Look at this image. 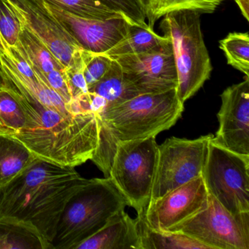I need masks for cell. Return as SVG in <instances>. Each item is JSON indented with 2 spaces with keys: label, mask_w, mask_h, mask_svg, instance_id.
Wrapping results in <instances>:
<instances>
[{
  "label": "cell",
  "mask_w": 249,
  "mask_h": 249,
  "mask_svg": "<svg viewBox=\"0 0 249 249\" xmlns=\"http://www.w3.org/2000/svg\"><path fill=\"white\" fill-rule=\"evenodd\" d=\"M5 85L21 106L26 122L11 135L37 158L75 167L91 160L99 145L100 125L91 112L66 113L42 104L14 71L5 52H0Z\"/></svg>",
  "instance_id": "cell-1"
},
{
  "label": "cell",
  "mask_w": 249,
  "mask_h": 249,
  "mask_svg": "<svg viewBox=\"0 0 249 249\" xmlns=\"http://www.w3.org/2000/svg\"><path fill=\"white\" fill-rule=\"evenodd\" d=\"M89 179L75 167L37 158L0 187V221L22 226L52 243L68 199Z\"/></svg>",
  "instance_id": "cell-2"
},
{
  "label": "cell",
  "mask_w": 249,
  "mask_h": 249,
  "mask_svg": "<svg viewBox=\"0 0 249 249\" xmlns=\"http://www.w3.org/2000/svg\"><path fill=\"white\" fill-rule=\"evenodd\" d=\"M128 202L109 178L89 179L68 199L52 249H74L100 231Z\"/></svg>",
  "instance_id": "cell-3"
},
{
  "label": "cell",
  "mask_w": 249,
  "mask_h": 249,
  "mask_svg": "<svg viewBox=\"0 0 249 249\" xmlns=\"http://www.w3.org/2000/svg\"><path fill=\"white\" fill-rule=\"evenodd\" d=\"M184 110L176 89L136 96L97 116L116 141L157 137L176 124Z\"/></svg>",
  "instance_id": "cell-4"
},
{
  "label": "cell",
  "mask_w": 249,
  "mask_h": 249,
  "mask_svg": "<svg viewBox=\"0 0 249 249\" xmlns=\"http://www.w3.org/2000/svg\"><path fill=\"white\" fill-rule=\"evenodd\" d=\"M201 13L182 10L164 16L160 28L171 42L178 97L184 104L209 79L213 68L201 29Z\"/></svg>",
  "instance_id": "cell-5"
},
{
  "label": "cell",
  "mask_w": 249,
  "mask_h": 249,
  "mask_svg": "<svg viewBox=\"0 0 249 249\" xmlns=\"http://www.w3.org/2000/svg\"><path fill=\"white\" fill-rule=\"evenodd\" d=\"M156 137L119 141L109 172V178L137 213L145 210L158 160Z\"/></svg>",
  "instance_id": "cell-6"
},
{
  "label": "cell",
  "mask_w": 249,
  "mask_h": 249,
  "mask_svg": "<svg viewBox=\"0 0 249 249\" xmlns=\"http://www.w3.org/2000/svg\"><path fill=\"white\" fill-rule=\"evenodd\" d=\"M249 155L230 151L211 138L201 176L208 194L231 213L249 212Z\"/></svg>",
  "instance_id": "cell-7"
},
{
  "label": "cell",
  "mask_w": 249,
  "mask_h": 249,
  "mask_svg": "<svg viewBox=\"0 0 249 249\" xmlns=\"http://www.w3.org/2000/svg\"><path fill=\"white\" fill-rule=\"evenodd\" d=\"M213 136L204 135L194 140L172 137L159 145L150 202L201 176Z\"/></svg>",
  "instance_id": "cell-8"
},
{
  "label": "cell",
  "mask_w": 249,
  "mask_h": 249,
  "mask_svg": "<svg viewBox=\"0 0 249 249\" xmlns=\"http://www.w3.org/2000/svg\"><path fill=\"white\" fill-rule=\"evenodd\" d=\"M168 231L186 234L209 249H249V212L231 213L209 195L205 209Z\"/></svg>",
  "instance_id": "cell-9"
},
{
  "label": "cell",
  "mask_w": 249,
  "mask_h": 249,
  "mask_svg": "<svg viewBox=\"0 0 249 249\" xmlns=\"http://www.w3.org/2000/svg\"><path fill=\"white\" fill-rule=\"evenodd\" d=\"M139 95L176 89L178 75L171 42L159 49L137 54L112 57Z\"/></svg>",
  "instance_id": "cell-10"
},
{
  "label": "cell",
  "mask_w": 249,
  "mask_h": 249,
  "mask_svg": "<svg viewBox=\"0 0 249 249\" xmlns=\"http://www.w3.org/2000/svg\"><path fill=\"white\" fill-rule=\"evenodd\" d=\"M208 194L202 176L150 202L142 211L147 225L157 231H168L205 209Z\"/></svg>",
  "instance_id": "cell-11"
},
{
  "label": "cell",
  "mask_w": 249,
  "mask_h": 249,
  "mask_svg": "<svg viewBox=\"0 0 249 249\" xmlns=\"http://www.w3.org/2000/svg\"><path fill=\"white\" fill-rule=\"evenodd\" d=\"M23 25L40 37L65 68L72 66L83 50L46 7L44 0H7Z\"/></svg>",
  "instance_id": "cell-12"
},
{
  "label": "cell",
  "mask_w": 249,
  "mask_h": 249,
  "mask_svg": "<svg viewBox=\"0 0 249 249\" xmlns=\"http://www.w3.org/2000/svg\"><path fill=\"white\" fill-rule=\"evenodd\" d=\"M217 113L218 129L213 140L227 149L249 155V78L226 89Z\"/></svg>",
  "instance_id": "cell-13"
},
{
  "label": "cell",
  "mask_w": 249,
  "mask_h": 249,
  "mask_svg": "<svg viewBox=\"0 0 249 249\" xmlns=\"http://www.w3.org/2000/svg\"><path fill=\"white\" fill-rule=\"evenodd\" d=\"M49 11L86 52L105 53L124 38L132 24L123 17L106 20L81 18L46 3Z\"/></svg>",
  "instance_id": "cell-14"
},
{
  "label": "cell",
  "mask_w": 249,
  "mask_h": 249,
  "mask_svg": "<svg viewBox=\"0 0 249 249\" xmlns=\"http://www.w3.org/2000/svg\"><path fill=\"white\" fill-rule=\"evenodd\" d=\"M74 249H141L137 218L133 219L122 210L100 231Z\"/></svg>",
  "instance_id": "cell-15"
},
{
  "label": "cell",
  "mask_w": 249,
  "mask_h": 249,
  "mask_svg": "<svg viewBox=\"0 0 249 249\" xmlns=\"http://www.w3.org/2000/svg\"><path fill=\"white\" fill-rule=\"evenodd\" d=\"M36 159L19 141L0 133V187L11 181Z\"/></svg>",
  "instance_id": "cell-16"
},
{
  "label": "cell",
  "mask_w": 249,
  "mask_h": 249,
  "mask_svg": "<svg viewBox=\"0 0 249 249\" xmlns=\"http://www.w3.org/2000/svg\"><path fill=\"white\" fill-rule=\"evenodd\" d=\"M89 91L98 96L106 110L113 105L139 95L125 78L122 68L114 59L104 76L89 89Z\"/></svg>",
  "instance_id": "cell-17"
},
{
  "label": "cell",
  "mask_w": 249,
  "mask_h": 249,
  "mask_svg": "<svg viewBox=\"0 0 249 249\" xmlns=\"http://www.w3.org/2000/svg\"><path fill=\"white\" fill-rule=\"evenodd\" d=\"M141 249H209L192 237L179 231H157L150 228L142 213L137 216Z\"/></svg>",
  "instance_id": "cell-18"
},
{
  "label": "cell",
  "mask_w": 249,
  "mask_h": 249,
  "mask_svg": "<svg viewBox=\"0 0 249 249\" xmlns=\"http://www.w3.org/2000/svg\"><path fill=\"white\" fill-rule=\"evenodd\" d=\"M223 1L224 0H137L148 27L152 30L156 21L169 13L194 10L201 14H211Z\"/></svg>",
  "instance_id": "cell-19"
},
{
  "label": "cell",
  "mask_w": 249,
  "mask_h": 249,
  "mask_svg": "<svg viewBox=\"0 0 249 249\" xmlns=\"http://www.w3.org/2000/svg\"><path fill=\"white\" fill-rule=\"evenodd\" d=\"M170 42L165 36L157 35L151 28L132 25L124 38L105 54L110 57L137 54L159 49Z\"/></svg>",
  "instance_id": "cell-20"
},
{
  "label": "cell",
  "mask_w": 249,
  "mask_h": 249,
  "mask_svg": "<svg viewBox=\"0 0 249 249\" xmlns=\"http://www.w3.org/2000/svg\"><path fill=\"white\" fill-rule=\"evenodd\" d=\"M17 45L25 52L33 67L43 75L53 70L65 69L44 42L24 25L21 29Z\"/></svg>",
  "instance_id": "cell-21"
},
{
  "label": "cell",
  "mask_w": 249,
  "mask_h": 249,
  "mask_svg": "<svg viewBox=\"0 0 249 249\" xmlns=\"http://www.w3.org/2000/svg\"><path fill=\"white\" fill-rule=\"evenodd\" d=\"M0 249H51V246L26 227L0 221Z\"/></svg>",
  "instance_id": "cell-22"
},
{
  "label": "cell",
  "mask_w": 249,
  "mask_h": 249,
  "mask_svg": "<svg viewBox=\"0 0 249 249\" xmlns=\"http://www.w3.org/2000/svg\"><path fill=\"white\" fill-rule=\"evenodd\" d=\"M44 2L81 18L106 20L122 17L100 0H44Z\"/></svg>",
  "instance_id": "cell-23"
},
{
  "label": "cell",
  "mask_w": 249,
  "mask_h": 249,
  "mask_svg": "<svg viewBox=\"0 0 249 249\" xmlns=\"http://www.w3.org/2000/svg\"><path fill=\"white\" fill-rule=\"evenodd\" d=\"M227 63L249 78V33H233L220 41Z\"/></svg>",
  "instance_id": "cell-24"
},
{
  "label": "cell",
  "mask_w": 249,
  "mask_h": 249,
  "mask_svg": "<svg viewBox=\"0 0 249 249\" xmlns=\"http://www.w3.org/2000/svg\"><path fill=\"white\" fill-rule=\"evenodd\" d=\"M26 119L21 106L6 86H0V123L2 133L14 135L25 124Z\"/></svg>",
  "instance_id": "cell-25"
},
{
  "label": "cell",
  "mask_w": 249,
  "mask_h": 249,
  "mask_svg": "<svg viewBox=\"0 0 249 249\" xmlns=\"http://www.w3.org/2000/svg\"><path fill=\"white\" fill-rule=\"evenodd\" d=\"M23 24L7 0H0V37L4 46H16Z\"/></svg>",
  "instance_id": "cell-26"
},
{
  "label": "cell",
  "mask_w": 249,
  "mask_h": 249,
  "mask_svg": "<svg viewBox=\"0 0 249 249\" xmlns=\"http://www.w3.org/2000/svg\"><path fill=\"white\" fill-rule=\"evenodd\" d=\"M113 59L105 53H91L86 63L84 74L89 89L97 84L104 76L111 65Z\"/></svg>",
  "instance_id": "cell-27"
},
{
  "label": "cell",
  "mask_w": 249,
  "mask_h": 249,
  "mask_svg": "<svg viewBox=\"0 0 249 249\" xmlns=\"http://www.w3.org/2000/svg\"><path fill=\"white\" fill-rule=\"evenodd\" d=\"M84 65H73L65 68V76L72 100L87 94L89 91L88 86L84 77Z\"/></svg>",
  "instance_id": "cell-28"
},
{
  "label": "cell",
  "mask_w": 249,
  "mask_h": 249,
  "mask_svg": "<svg viewBox=\"0 0 249 249\" xmlns=\"http://www.w3.org/2000/svg\"><path fill=\"white\" fill-rule=\"evenodd\" d=\"M65 70L64 71L53 70L46 75H43L42 72L41 73L43 74V77L47 81L50 87L57 92L67 103L71 104L73 100L67 82Z\"/></svg>",
  "instance_id": "cell-29"
},
{
  "label": "cell",
  "mask_w": 249,
  "mask_h": 249,
  "mask_svg": "<svg viewBox=\"0 0 249 249\" xmlns=\"http://www.w3.org/2000/svg\"><path fill=\"white\" fill-rule=\"evenodd\" d=\"M100 1L110 9L119 12L127 6L130 0H100Z\"/></svg>",
  "instance_id": "cell-30"
},
{
  "label": "cell",
  "mask_w": 249,
  "mask_h": 249,
  "mask_svg": "<svg viewBox=\"0 0 249 249\" xmlns=\"http://www.w3.org/2000/svg\"><path fill=\"white\" fill-rule=\"evenodd\" d=\"M236 3L238 5L246 20H249V0H235Z\"/></svg>",
  "instance_id": "cell-31"
},
{
  "label": "cell",
  "mask_w": 249,
  "mask_h": 249,
  "mask_svg": "<svg viewBox=\"0 0 249 249\" xmlns=\"http://www.w3.org/2000/svg\"><path fill=\"white\" fill-rule=\"evenodd\" d=\"M5 85V78H4L3 72H2L1 66H0V86Z\"/></svg>",
  "instance_id": "cell-32"
},
{
  "label": "cell",
  "mask_w": 249,
  "mask_h": 249,
  "mask_svg": "<svg viewBox=\"0 0 249 249\" xmlns=\"http://www.w3.org/2000/svg\"><path fill=\"white\" fill-rule=\"evenodd\" d=\"M5 48L4 46L3 42H2V38L0 37V52H5Z\"/></svg>",
  "instance_id": "cell-33"
},
{
  "label": "cell",
  "mask_w": 249,
  "mask_h": 249,
  "mask_svg": "<svg viewBox=\"0 0 249 249\" xmlns=\"http://www.w3.org/2000/svg\"><path fill=\"white\" fill-rule=\"evenodd\" d=\"M2 124H1V123H0V133H2Z\"/></svg>",
  "instance_id": "cell-34"
}]
</instances>
